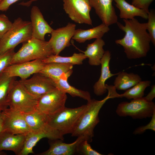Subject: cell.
Returning a JSON list of instances; mask_svg holds the SVG:
<instances>
[{
	"mask_svg": "<svg viewBox=\"0 0 155 155\" xmlns=\"http://www.w3.org/2000/svg\"><path fill=\"white\" fill-rule=\"evenodd\" d=\"M24 42L19 50L14 53L11 65L43 59L53 54L48 41L32 38Z\"/></svg>",
	"mask_w": 155,
	"mask_h": 155,
	"instance_id": "cell-4",
	"label": "cell"
},
{
	"mask_svg": "<svg viewBox=\"0 0 155 155\" xmlns=\"http://www.w3.org/2000/svg\"><path fill=\"white\" fill-rule=\"evenodd\" d=\"M44 138H47L49 140L57 139L55 134L51 132L44 131L29 133L26 135L24 146L20 155H28L30 154H34L33 148L40 140Z\"/></svg>",
	"mask_w": 155,
	"mask_h": 155,
	"instance_id": "cell-24",
	"label": "cell"
},
{
	"mask_svg": "<svg viewBox=\"0 0 155 155\" xmlns=\"http://www.w3.org/2000/svg\"><path fill=\"white\" fill-rule=\"evenodd\" d=\"M155 111V104L144 97L134 99L130 102H123L119 103L116 110L120 117L129 116L133 119L150 118Z\"/></svg>",
	"mask_w": 155,
	"mask_h": 155,
	"instance_id": "cell-7",
	"label": "cell"
},
{
	"mask_svg": "<svg viewBox=\"0 0 155 155\" xmlns=\"http://www.w3.org/2000/svg\"><path fill=\"white\" fill-rule=\"evenodd\" d=\"M32 132H37L47 131L52 132L47 127V115L37 110L22 114Z\"/></svg>",
	"mask_w": 155,
	"mask_h": 155,
	"instance_id": "cell-22",
	"label": "cell"
},
{
	"mask_svg": "<svg viewBox=\"0 0 155 155\" xmlns=\"http://www.w3.org/2000/svg\"><path fill=\"white\" fill-rule=\"evenodd\" d=\"M16 77L9 76L5 72L0 73V112L8 107L7 98L9 90Z\"/></svg>",
	"mask_w": 155,
	"mask_h": 155,
	"instance_id": "cell-27",
	"label": "cell"
},
{
	"mask_svg": "<svg viewBox=\"0 0 155 155\" xmlns=\"http://www.w3.org/2000/svg\"><path fill=\"white\" fill-rule=\"evenodd\" d=\"M85 139H86L84 136L79 137L75 141L69 144L63 142H62L63 140L61 139L49 140V149L37 155H73L77 152L78 148L80 143Z\"/></svg>",
	"mask_w": 155,
	"mask_h": 155,
	"instance_id": "cell-16",
	"label": "cell"
},
{
	"mask_svg": "<svg viewBox=\"0 0 155 155\" xmlns=\"http://www.w3.org/2000/svg\"><path fill=\"white\" fill-rule=\"evenodd\" d=\"M19 0H2L0 3V11H7L12 4Z\"/></svg>",
	"mask_w": 155,
	"mask_h": 155,
	"instance_id": "cell-36",
	"label": "cell"
},
{
	"mask_svg": "<svg viewBox=\"0 0 155 155\" xmlns=\"http://www.w3.org/2000/svg\"><path fill=\"white\" fill-rule=\"evenodd\" d=\"M88 1L102 23L109 26L118 22V17L112 4L113 0Z\"/></svg>",
	"mask_w": 155,
	"mask_h": 155,
	"instance_id": "cell-14",
	"label": "cell"
},
{
	"mask_svg": "<svg viewBox=\"0 0 155 155\" xmlns=\"http://www.w3.org/2000/svg\"><path fill=\"white\" fill-rule=\"evenodd\" d=\"M109 30V26L102 23L95 27L87 30L76 29L72 38L78 43H83L92 39L102 38Z\"/></svg>",
	"mask_w": 155,
	"mask_h": 155,
	"instance_id": "cell-20",
	"label": "cell"
},
{
	"mask_svg": "<svg viewBox=\"0 0 155 155\" xmlns=\"http://www.w3.org/2000/svg\"><path fill=\"white\" fill-rule=\"evenodd\" d=\"M147 30L150 36L151 42L155 46V12L154 10H149L148 13Z\"/></svg>",
	"mask_w": 155,
	"mask_h": 155,
	"instance_id": "cell-30",
	"label": "cell"
},
{
	"mask_svg": "<svg viewBox=\"0 0 155 155\" xmlns=\"http://www.w3.org/2000/svg\"><path fill=\"white\" fill-rule=\"evenodd\" d=\"M152 119L150 122L145 125L138 127L134 131L135 134H140L144 133L147 130L150 129L155 131V111L152 116Z\"/></svg>",
	"mask_w": 155,
	"mask_h": 155,
	"instance_id": "cell-34",
	"label": "cell"
},
{
	"mask_svg": "<svg viewBox=\"0 0 155 155\" xmlns=\"http://www.w3.org/2000/svg\"><path fill=\"white\" fill-rule=\"evenodd\" d=\"M76 27L75 24L69 22L65 26L53 30L48 41L53 55H59L65 48L71 45L70 41L74 35Z\"/></svg>",
	"mask_w": 155,
	"mask_h": 155,
	"instance_id": "cell-12",
	"label": "cell"
},
{
	"mask_svg": "<svg viewBox=\"0 0 155 155\" xmlns=\"http://www.w3.org/2000/svg\"><path fill=\"white\" fill-rule=\"evenodd\" d=\"M67 98L66 94L56 89L38 99L36 110L47 116L52 115L65 107Z\"/></svg>",
	"mask_w": 155,
	"mask_h": 155,
	"instance_id": "cell-9",
	"label": "cell"
},
{
	"mask_svg": "<svg viewBox=\"0 0 155 155\" xmlns=\"http://www.w3.org/2000/svg\"><path fill=\"white\" fill-rule=\"evenodd\" d=\"M67 80V79H59L53 80L57 89L66 94H69L73 97H78L87 101L91 99L89 92L78 89L71 86Z\"/></svg>",
	"mask_w": 155,
	"mask_h": 155,
	"instance_id": "cell-26",
	"label": "cell"
},
{
	"mask_svg": "<svg viewBox=\"0 0 155 155\" xmlns=\"http://www.w3.org/2000/svg\"><path fill=\"white\" fill-rule=\"evenodd\" d=\"M63 9L70 18L79 24L92 25L90 12L92 9L88 0H62Z\"/></svg>",
	"mask_w": 155,
	"mask_h": 155,
	"instance_id": "cell-8",
	"label": "cell"
},
{
	"mask_svg": "<svg viewBox=\"0 0 155 155\" xmlns=\"http://www.w3.org/2000/svg\"><path fill=\"white\" fill-rule=\"evenodd\" d=\"M3 121L2 131L26 135L32 132L23 114L8 107L1 112Z\"/></svg>",
	"mask_w": 155,
	"mask_h": 155,
	"instance_id": "cell-10",
	"label": "cell"
},
{
	"mask_svg": "<svg viewBox=\"0 0 155 155\" xmlns=\"http://www.w3.org/2000/svg\"><path fill=\"white\" fill-rule=\"evenodd\" d=\"M151 82L149 80H142L132 87L127 90L123 94H115V98H125L128 99H136L144 97L146 89L150 86Z\"/></svg>",
	"mask_w": 155,
	"mask_h": 155,
	"instance_id": "cell-28",
	"label": "cell"
},
{
	"mask_svg": "<svg viewBox=\"0 0 155 155\" xmlns=\"http://www.w3.org/2000/svg\"><path fill=\"white\" fill-rule=\"evenodd\" d=\"M87 57L84 53H75L71 56L67 57L53 54L42 60L45 63L56 62L70 64L74 65L82 64L83 61Z\"/></svg>",
	"mask_w": 155,
	"mask_h": 155,
	"instance_id": "cell-29",
	"label": "cell"
},
{
	"mask_svg": "<svg viewBox=\"0 0 155 155\" xmlns=\"http://www.w3.org/2000/svg\"><path fill=\"white\" fill-rule=\"evenodd\" d=\"M123 20L125 25L118 22L116 24L125 32V35L122 39L116 40L115 43L123 46L128 59L146 57L150 50L151 42L147 32V23H141L135 18Z\"/></svg>",
	"mask_w": 155,
	"mask_h": 155,
	"instance_id": "cell-1",
	"label": "cell"
},
{
	"mask_svg": "<svg viewBox=\"0 0 155 155\" xmlns=\"http://www.w3.org/2000/svg\"><path fill=\"white\" fill-rule=\"evenodd\" d=\"M111 52L108 50L105 51L101 60V71L100 77L93 86L94 92L97 96H101L107 92L105 82L109 78L118 73L113 74L110 69V62L111 58Z\"/></svg>",
	"mask_w": 155,
	"mask_h": 155,
	"instance_id": "cell-17",
	"label": "cell"
},
{
	"mask_svg": "<svg viewBox=\"0 0 155 155\" xmlns=\"http://www.w3.org/2000/svg\"><path fill=\"white\" fill-rule=\"evenodd\" d=\"M26 135L14 134L5 131L0 133V152L9 150L20 155L24 144Z\"/></svg>",
	"mask_w": 155,
	"mask_h": 155,
	"instance_id": "cell-19",
	"label": "cell"
},
{
	"mask_svg": "<svg viewBox=\"0 0 155 155\" xmlns=\"http://www.w3.org/2000/svg\"><path fill=\"white\" fill-rule=\"evenodd\" d=\"M46 63L42 59L11 65L3 72L9 76L18 77L24 80L29 78L31 75L39 72L44 68Z\"/></svg>",
	"mask_w": 155,
	"mask_h": 155,
	"instance_id": "cell-13",
	"label": "cell"
},
{
	"mask_svg": "<svg viewBox=\"0 0 155 155\" xmlns=\"http://www.w3.org/2000/svg\"><path fill=\"white\" fill-rule=\"evenodd\" d=\"M73 65L70 64L56 62L46 63L39 72L53 80L59 79L67 80L72 73Z\"/></svg>",
	"mask_w": 155,
	"mask_h": 155,
	"instance_id": "cell-18",
	"label": "cell"
},
{
	"mask_svg": "<svg viewBox=\"0 0 155 155\" xmlns=\"http://www.w3.org/2000/svg\"><path fill=\"white\" fill-rule=\"evenodd\" d=\"M154 0H132L131 4L135 7L148 12L149 7Z\"/></svg>",
	"mask_w": 155,
	"mask_h": 155,
	"instance_id": "cell-35",
	"label": "cell"
},
{
	"mask_svg": "<svg viewBox=\"0 0 155 155\" xmlns=\"http://www.w3.org/2000/svg\"><path fill=\"white\" fill-rule=\"evenodd\" d=\"M32 34L31 22L18 18L0 40V54L14 49L19 44L27 41L32 38Z\"/></svg>",
	"mask_w": 155,
	"mask_h": 155,
	"instance_id": "cell-5",
	"label": "cell"
},
{
	"mask_svg": "<svg viewBox=\"0 0 155 155\" xmlns=\"http://www.w3.org/2000/svg\"><path fill=\"white\" fill-rule=\"evenodd\" d=\"M37 0H30L29 1H27L26 2H22L21 3L22 5L23 6H30L32 2L34 1H36Z\"/></svg>",
	"mask_w": 155,
	"mask_h": 155,
	"instance_id": "cell-38",
	"label": "cell"
},
{
	"mask_svg": "<svg viewBox=\"0 0 155 155\" xmlns=\"http://www.w3.org/2000/svg\"><path fill=\"white\" fill-rule=\"evenodd\" d=\"M14 49H12L0 54V73L11 65L13 56L15 53Z\"/></svg>",
	"mask_w": 155,
	"mask_h": 155,
	"instance_id": "cell-31",
	"label": "cell"
},
{
	"mask_svg": "<svg viewBox=\"0 0 155 155\" xmlns=\"http://www.w3.org/2000/svg\"><path fill=\"white\" fill-rule=\"evenodd\" d=\"M31 23L32 27V38L45 40L47 34H51L53 30L44 19L38 7L33 6L31 10Z\"/></svg>",
	"mask_w": 155,
	"mask_h": 155,
	"instance_id": "cell-15",
	"label": "cell"
},
{
	"mask_svg": "<svg viewBox=\"0 0 155 155\" xmlns=\"http://www.w3.org/2000/svg\"><path fill=\"white\" fill-rule=\"evenodd\" d=\"M77 152L84 155H102L101 154L92 149L88 141L86 139L79 144Z\"/></svg>",
	"mask_w": 155,
	"mask_h": 155,
	"instance_id": "cell-32",
	"label": "cell"
},
{
	"mask_svg": "<svg viewBox=\"0 0 155 155\" xmlns=\"http://www.w3.org/2000/svg\"><path fill=\"white\" fill-rule=\"evenodd\" d=\"M116 6L120 11L119 17L123 19L131 20L139 16L147 20L148 12L130 4L125 0H113Z\"/></svg>",
	"mask_w": 155,
	"mask_h": 155,
	"instance_id": "cell-23",
	"label": "cell"
},
{
	"mask_svg": "<svg viewBox=\"0 0 155 155\" xmlns=\"http://www.w3.org/2000/svg\"><path fill=\"white\" fill-rule=\"evenodd\" d=\"M12 23L4 14H0V40L11 28Z\"/></svg>",
	"mask_w": 155,
	"mask_h": 155,
	"instance_id": "cell-33",
	"label": "cell"
},
{
	"mask_svg": "<svg viewBox=\"0 0 155 155\" xmlns=\"http://www.w3.org/2000/svg\"><path fill=\"white\" fill-rule=\"evenodd\" d=\"M18 81L29 93L38 99L57 89L52 79L40 72L34 74L30 78Z\"/></svg>",
	"mask_w": 155,
	"mask_h": 155,
	"instance_id": "cell-11",
	"label": "cell"
},
{
	"mask_svg": "<svg viewBox=\"0 0 155 155\" xmlns=\"http://www.w3.org/2000/svg\"><path fill=\"white\" fill-rule=\"evenodd\" d=\"M1 112H0V133L2 131L3 126V121L1 117Z\"/></svg>",
	"mask_w": 155,
	"mask_h": 155,
	"instance_id": "cell-39",
	"label": "cell"
},
{
	"mask_svg": "<svg viewBox=\"0 0 155 155\" xmlns=\"http://www.w3.org/2000/svg\"><path fill=\"white\" fill-rule=\"evenodd\" d=\"M6 153L5 152L2 151L0 152V155H6Z\"/></svg>",
	"mask_w": 155,
	"mask_h": 155,
	"instance_id": "cell-40",
	"label": "cell"
},
{
	"mask_svg": "<svg viewBox=\"0 0 155 155\" xmlns=\"http://www.w3.org/2000/svg\"><path fill=\"white\" fill-rule=\"evenodd\" d=\"M142 80L141 77L137 74L121 71L118 73L113 86L116 90H126Z\"/></svg>",
	"mask_w": 155,
	"mask_h": 155,
	"instance_id": "cell-25",
	"label": "cell"
},
{
	"mask_svg": "<svg viewBox=\"0 0 155 155\" xmlns=\"http://www.w3.org/2000/svg\"><path fill=\"white\" fill-rule=\"evenodd\" d=\"M38 99L29 93L18 80L13 84L8 93V107L22 114L36 110Z\"/></svg>",
	"mask_w": 155,
	"mask_h": 155,
	"instance_id": "cell-6",
	"label": "cell"
},
{
	"mask_svg": "<svg viewBox=\"0 0 155 155\" xmlns=\"http://www.w3.org/2000/svg\"><path fill=\"white\" fill-rule=\"evenodd\" d=\"M105 42L102 38L96 39L92 43L88 44L86 50L83 52L88 59L89 64L92 66L100 65L101 60L105 51L103 46Z\"/></svg>",
	"mask_w": 155,
	"mask_h": 155,
	"instance_id": "cell-21",
	"label": "cell"
},
{
	"mask_svg": "<svg viewBox=\"0 0 155 155\" xmlns=\"http://www.w3.org/2000/svg\"><path fill=\"white\" fill-rule=\"evenodd\" d=\"M144 97L147 100L150 102L152 101V100L155 97V85L152 86L150 92L146 96Z\"/></svg>",
	"mask_w": 155,
	"mask_h": 155,
	"instance_id": "cell-37",
	"label": "cell"
},
{
	"mask_svg": "<svg viewBox=\"0 0 155 155\" xmlns=\"http://www.w3.org/2000/svg\"><path fill=\"white\" fill-rule=\"evenodd\" d=\"M86 105L73 108L65 107L54 114L47 116V128L55 133L58 139L63 140L64 135L72 133Z\"/></svg>",
	"mask_w": 155,
	"mask_h": 155,
	"instance_id": "cell-3",
	"label": "cell"
},
{
	"mask_svg": "<svg viewBox=\"0 0 155 155\" xmlns=\"http://www.w3.org/2000/svg\"><path fill=\"white\" fill-rule=\"evenodd\" d=\"M2 1V0H0V3Z\"/></svg>",
	"mask_w": 155,
	"mask_h": 155,
	"instance_id": "cell-41",
	"label": "cell"
},
{
	"mask_svg": "<svg viewBox=\"0 0 155 155\" xmlns=\"http://www.w3.org/2000/svg\"></svg>",
	"mask_w": 155,
	"mask_h": 155,
	"instance_id": "cell-42",
	"label": "cell"
},
{
	"mask_svg": "<svg viewBox=\"0 0 155 155\" xmlns=\"http://www.w3.org/2000/svg\"><path fill=\"white\" fill-rule=\"evenodd\" d=\"M111 98L109 94L102 100L91 99L87 101L85 108L80 116L71 133L73 137L84 136L89 143L94 136V130L99 123V112L108 99Z\"/></svg>",
	"mask_w": 155,
	"mask_h": 155,
	"instance_id": "cell-2",
	"label": "cell"
}]
</instances>
